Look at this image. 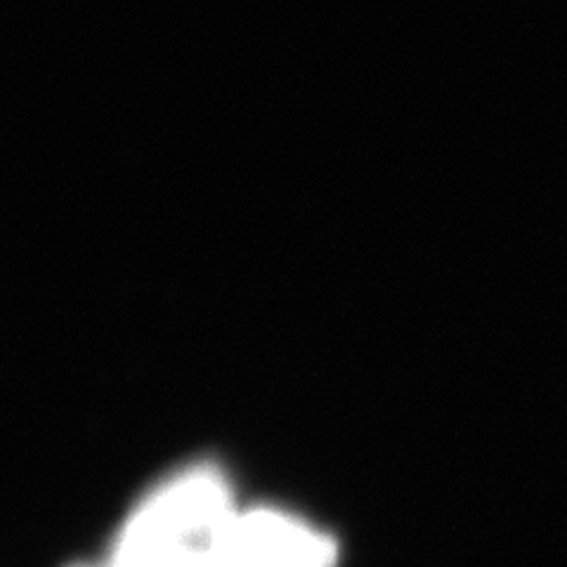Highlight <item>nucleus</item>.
I'll use <instances>...</instances> for the list:
<instances>
[{"label": "nucleus", "mask_w": 567, "mask_h": 567, "mask_svg": "<svg viewBox=\"0 0 567 567\" xmlns=\"http://www.w3.org/2000/svg\"><path fill=\"white\" fill-rule=\"evenodd\" d=\"M235 567H333L336 544L279 511H237L225 537Z\"/></svg>", "instance_id": "f257e3e1"}]
</instances>
